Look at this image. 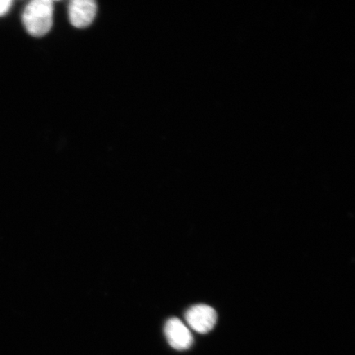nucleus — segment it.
<instances>
[{
    "label": "nucleus",
    "instance_id": "5",
    "mask_svg": "<svg viewBox=\"0 0 355 355\" xmlns=\"http://www.w3.org/2000/svg\"><path fill=\"white\" fill-rule=\"evenodd\" d=\"M12 4L10 0H0V16L6 15L10 11Z\"/></svg>",
    "mask_w": 355,
    "mask_h": 355
},
{
    "label": "nucleus",
    "instance_id": "3",
    "mask_svg": "<svg viewBox=\"0 0 355 355\" xmlns=\"http://www.w3.org/2000/svg\"><path fill=\"white\" fill-rule=\"evenodd\" d=\"M165 334L168 344L178 350L188 349L193 343L192 333L179 318H174L167 321Z\"/></svg>",
    "mask_w": 355,
    "mask_h": 355
},
{
    "label": "nucleus",
    "instance_id": "1",
    "mask_svg": "<svg viewBox=\"0 0 355 355\" xmlns=\"http://www.w3.org/2000/svg\"><path fill=\"white\" fill-rule=\"evenodd\" d=\"M54 3L51 0H34L26 6L22 22L26 31L35 37H42L52 28Z\"/></svg>",
    "mask_w": 355,
    "mask_h": 355
},
{
    "label": "nucleus",
    "instance_id": "2",
    "mask_svg": "<svg viewBox=\"0 0 355 355\" xmlns=\"http://www.w3.org/2000/svg\"><path fill=\"white\" fill-rule=\"evenodd\" d=\"M185 318L192 329L201 334H206L216 326L217 313L210 306L198 304L186 312Z\"/></svg>",
    "mask_w": 355,
    "mask_h": 355
},
{
    "label": "nucleus",
    "instance_id": "4",
    "mask_svg": "<svg viewBox=\"0 0 355 355\" xmlns=\"http://www.w3.org/2000/svg\"><path fill=\"white\" fill-rule=\"evenodd\" d=\"M97 7L91 0H73L69 8L71 24L78 28L90 26L96 15Z\"/></svg>",
    "mask_w": 355,
    "mask_h": 355
}]
</instances>
